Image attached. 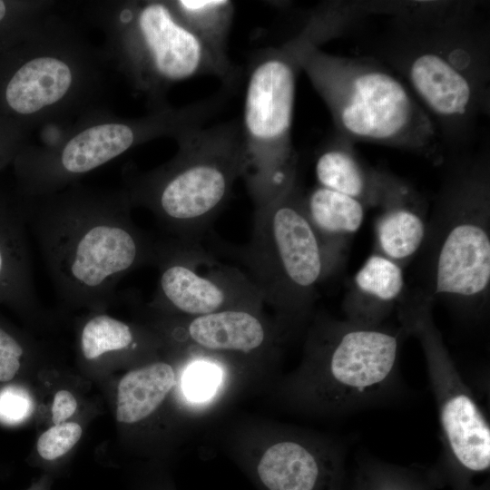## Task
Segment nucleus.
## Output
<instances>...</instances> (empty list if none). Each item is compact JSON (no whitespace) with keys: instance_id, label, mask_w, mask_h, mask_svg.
<instances>
[{"instance_id":"nucleus-24","label":"nucleus","mask_w":490,"mask_h":490,"mask_svg":"<svg viewBox=\"0 0 490 490\" xmlns=\"http://www.w3.org/2000/svg\"><path fill=\"white\" fill-rule=\"evenodd\" d=\"M430 469L404 466L359 454L347 469L343 490H437Z\"/></svg>"},{"instance_id":"nucleus-18","label":"nucleus","mask_w":490,"mask_h":490,"mask_svg":"<svg viewBox=\"0 0 490 490\" xmlns=\"http://www.w3.org/2000/svg\"><path fill=\"white\" fill-rule=\"evenodd\" d=\"M24 216L0 209V303L19 310L36 307Z\"/></svg>"},{"instance_id":"nucleus-12","label":"nucleus","mask_w":490,"mask_h":490,"mask_svg":"<svg viewBox=\"0 0 490 490\" xmlns=\"http://www.w3.org/2000/svg\"><path fill=\"white\" fill-rule=\"evenodd\" d=\"M159 279L150 307L161 315L196 317L232 309H263L261 293L247 273L223 265L196 242L160 240Z\"/></svg>"},{"instance_id":"nucleus-15","label":"nucleus","mask_w":490,"mask_h":490,"mask_svg":"<svg viewBox=\"0 0 490 490\" xmlns=\"http://www.w3.org/2000/svg\"><path fill=\"white\" fill-rule=\"evenodd\" d=\"M404 289L401 265L377 252L371 254L353 278L352 290L345 301L346 319L382 324Z\"/></svg>"},{"instance_id":"nucleus-7","label":"nucleus","mask_w":490,"mask_h":490,"mask_svg":"<svg viewBox=\"0 0 490 490\" xmlns=\"http://www.w3.org/2000/svg\"><path fill=\"white\" fill-rule=\"evenodd\" d=\"M243 258L248 276L289 337L304 330L312 318L317 287L332 266L308 218L299 183L255 209Z\"/></svg>"},{"instance_id":"nucleus-26","label":"nucleus","mask_w":490,"mask_h":490,"mask_svg":"<svg viewBox=\"0 0 490 490\" xmlns=\"http://www.w3.org/2000/svg\"><path fill=\"white\" fill-rule=\"evenodd\" d=\"M34 410L29 392L22 387L7 386L0 390V422L8 426L26 420Z\"/></svg>"},{"instance_id":"nucleus-9","label":"nucleus","mask_w":490,"mask_h":490,"mask_svg":"<svg viewBox=\"0 0 490 490\" xmlns=\"http://www.w3.org/2000/svg\"><path fill=\"white\" fill-rule=\"evenodd\" d=\"M422 298L404 304L401 327L419 341L426 359L441 429L442 448L429 468L438 488L467 490L473 479L490 468V426L453 361L432 313Z\"/></svg>"},{"instance_id":"nucleus-4","label":"nucleus","mask_w":490,"mask_h":490,"mask_svg":"<svg viewBox=\"0 0 490 490\" xmlns=\"http://www.w3.org/2000/svg\"><path fill=\"white\" fill-rule=\"evenodd\" d=\"M127 208L83 199L44 205L23 215L63 301L104 308L124 276L154 264L160 240L140 229Z\"/></svg>"},{"instance_id":"nucleus-25","label":"nucleus","mask_w":490,"mask_h":490,"mask_svg":"<svg viewBox=\"0 0 490 490\" xmlns=\"http://www.w3.org/2000/svg\"><path fill=\"white\" fill-rule=\"evenodd\" d=\"M82 436V427L74 422L54 425L41 435L37 442L39 456L47 461L60 458L74 446Z\"/></svg>"},{"instance_id":"nucleus-17","label":"nucleus","mask_w":490,"mask_h":490,"mask_svg":"<svg viewBox=\"0 0 490 490\" xmlns=\"http://www.w3.org/2000/svg\"><path fill=\"white\" fill-rule=\"evenodd\" d=\"M188 359L185 355L178 368L155 359L126 373L118 385L117 421L134 425L153 416L180 385Z\"/></svg>"},{"instance_id":"nucleus-20","label":"nucleus","mask_w":490,"mask_h":490,"mask_svg":"<svg viewBox=\"0 0 490 490\" xmlns=\"http://www.w3.org/2000/svg\"><path fill=\"white\" fill-rule=\"evenodd\" d=\"M303 203L333 268L335 248L360 229L366 206L355 198L318 185L303 195Z\"/></svg>"},{"instance_id":"nucleus-21","label":"nucleus","mask_w":490,"mask_h":490,"mask_svg":"<svg viewBox=\"0 0 490 490\" xmlns=\"http://www.w3.org/2000/svg\"><path fill=\"white\" fill-rule=\"evenodd\" d=\"M135 131L122 123L90 127L67 142L60 157L61 170L68 175L90 172L127 151Z\"/></svg>"},{"instance_id":"nucleus-1","label":"nucleus","mask_w":490,"mask_h":490,"mask_svg":"<svg viewBox=\"0 0 490 490\" xmlns=\"http://www.w3.org/2000/svg\"><path fill=\"white\" fill-rule=\"evenodd\" d=\"M380 58L408 83L442 143L463 146L490 108L489 25L474 1H389ZM391 69V70H392Z\"/></svg>"},{"instance_id":"nucleus-23","label":"nucleus","mask_w":490,"mask_h":490,"mask_svg":"<svg viewBox=\"0 0 490 490\" xmlns=\"http://www.w3.org/2000/svg\"><path fill=\"white\" fill-rule=\"evenodd\" d=\"M162 338L139 331L135 326L103 313L90 317L83 325L80 348L86 360L109 354L151 351Z\"/></svg>"},{"instance_id":"nucleus-10","label":"nucleus","mask_w":490,"mask_h":490,"mask_svg":"<svg viewBox=\"0 0 490 490\" xmlns=\"http://www.w3.org/2000/svg\"><path fill=\"white\" fill-rule=\"evenodd\" d=\"M223 441L258 490H343L348 447L337 436L249 417L233 422Z\"/></svg>"},{"instance_id":"nucleus-22","label":"nucleus","mask_w":490,"mask_h":490,"mask_svg":"<svg viewBox=\"0 0 490 490\" xmlns=\"http://www.w3.org/2000/svg\"><path fill=\"white\" fill-rule=\"evenodd\" d=\"M172 9L180 20L200 39L218 64L232 77L239 72L228 56V40L234 15L229 0H179Z\"/></svg>"},{"instance_id":"nucleus-28","label":"nucleus","mask_w":490,"mask_h":490,"mask_svg":"<svg viewBox=\"0 0 490 490\" xmlns=\"http://www.w3.org/2000/svg\"><path fill=\"white\" fill-rule=\"evenodd\" d=\"M77 407V402L73 394L67 390L58 391L52 406V419L54 425L65 422L73 416Z\"/></svg>"},{"instance_id":"nucleus-11","label":"nucleus","mask_w":490,"mask_h":490,"mask_svg":"<svg viewBox=\"0 0 490 490\" xmlns=\"http://www.w3.org/2000/svg\"><path fill=\"white\" fill-rule=\"evenodd\" d=\"M162 316V337L178 354L203 357L229 368L246 386L264 381L290 338L263 309H232L196 317Z\"/></svg>"},{"instance_id":"nucleus-6","label":"nucleus","mask_w":490,"mask_h":490,"mask_svg":"<svg viewBox=\"0 0 490 490\" xmlns=\"http://www.w3.org/2000/svg\"><path fill=\"white\" fill-rule=\"evenodd\" d=\"M431 244L432 287L460 314L485 310L490 288V167L485 151L450 165L435 207Z\"/></svg>"},{"instance_id":"nucleus-29","label":"nucleus","mask_w":490,"mask_h":490,"mask_svg":"<svg viewBox=\"0 0 490 490\" xmlns=\"http://www.w3.org/2000/svg\"><path fill=\"white\" fill-rule=\"evenodd\" d=\"M147 490H173V488L169 482L165 481V478H162L149 485Z\"/></svg>"},{"instance_id":"nucleus-30","label":"nucleus","mask_w":490,"mask_h":490,"mask_svg":"<svg viewBox=\"0 0 490 490\" xmlns=\"http://www.w3.org/2000/svg\"><path fill=\"white\" fill-rule=\"evenodd\" d=\"M467 490H490V482L487 479L484 481L481 485H472Z\"/></svg>"},{"instance_id":"nucleus-16","label":"nucleus","mask_w":490,"mask_h":490,"mask_svg":"<svg viewBox=\"0 0 490 490\" xmlns=\"http://www.w3.org/2000/svg\"><path fill=\"white\" fill-rule=\"evenodd\" d=\"M354 143L335 131L319 148L315 159L318 185L355 198L365 206H377L381 171L368 168L356 152Z\"/></svg>"},{"instance_id":"nucleus-19","label":"nucleus","mask_w":490,"mask_h":490,"mask_svg":"<svg viewBox=\"0 0 490 490\" xmlns=\"http://www.w3.org/2000/svg\"><path fill=\"white\" fill-rule=\"evenodd\" d=\"M72 80L71 70L64 62L49 56L37 57L14 74L5 88V101L18 113H34L61 100Z\"/></svg>"},{"instance_id":"nucleus-27","label":"nucleus","mask_w":490,"mask_h":490,"mask_svg":"<svg viewBox=\"0 0 490 490\" xmlns=\"http://www.w3.org/2000/svg\"><path fill=\"white\" fill-rule=\"evenodd\" d=\"M24 353L20 339L0 325V382H8L17 374Z\"/></svg>"},{"instance_id":"nucleus-8","label":"nucleus","mask_w":490,"mask_h":490,"mask_svg":"<svg viewBox=\"0 0 490 490\" xmlns=\"http://www.w3.org/2000/svg\"><path fill=\"white\" fill-rule=\"evenodd\" d=\"M181 152L148 178L138 200L174 239L195 242L227 203L243 165L240 122L199 127L181 136Z\"/></svg>"},{"instance_id":"nucleus-31","label":"nucleus","mask_w":490,"mask_h":490,"mask_svg":"<svg viewBox=\"0 0 490 490\" xmlns=\"http://www.w3.org/2000/svg\"><path fill=\"white\" fill-rule=\"evenodd\" d=\"M6 14V6L5 2L0 1V22L4 19Z\"/></svg>"},{"instance_id":"nucleus-3","label":"nucleus","mask_w":490,"mask_h":490,"mask_svg":"<svg viewBox=\"0 0 490 490\" xmlns=\"http://www.w3.org/2000/svg\"><path fill=\"white\" fill-rule=\"evenodd\" d=\"M356 24L342 1L322 4L301 29L278 46L260 50L248 68L240 122L241 177L255 209L279 198L298 183V157L291 128L301 58L312 45L339 37Z\"/></svg>"},{"instance_id":"nucleus-13","label":"nucleus","mask_w":490,"mask_h":490,"mask_svg":"<svg viewBox=\"0 0 490 490\" xmlns=\"http://www.w3.org/2000/svg\"><path fill=\"white\" fill-rule=\"evenodd\" d=\"M136 22L147 63L159 79L172 83L213 75L224 87L232 89L236 83L237 79L218 64L167 5L146 4L139 10Z\"/></svg>"},{"instance_id":"nucleus-2","label":"nucleus","mask_w":490,"mask_h":490,"mask_svg":"<svg viewBox=\"0 0 490 490\" xmlns=\"http://www.w3.org/2000/svg\"><path fill=\"white\" fill-rule=\"evenodd\" d=\"M406 335L401 326L316 315L299 366L275 382L273 397L289 412L327 419L390 404L405 391L399 356Z\"/></svg>"},{"instance_id":"nucleus-14","label":"nucleus","mask_w":490,"mask_h":490,"mask_svg":"<svg viewBox=\"0 0 490 490\" xmlns=\"http://www.w3.org/2000/svg\"><path fill=\"white\" fill-rule=\"evenodd\" d=\"M376 223L377 253L398 263L412 259L424 245L427 225L419 193L405 180L381 171Z\"/></svg>"},{"instance_id":"nucleus-5","label":"nucleus","mask_w":490,"mask_h":490,"mask_svg":"<svg viewBox=\"0 0 490 490\" xmlns=\"http://www.w3.org/2000/svg\"><path fill=\"white\" fill-rule=\"evenodd\" d=\"M301 71L322 98L335 131L350 140L439 159L442 142L410 89L376 57L342 56L310 46Z\"/></svg>"}]
</instances>
